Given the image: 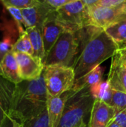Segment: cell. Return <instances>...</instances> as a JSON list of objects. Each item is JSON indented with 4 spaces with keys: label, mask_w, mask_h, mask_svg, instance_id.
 <instances>
[{
    "label": "cell",
    "mask_w": 126,
    "mask_h": 127,
    "mask_svg": "<svg viewBox=\"0 0 126 127\" xmlns=\"http://www.w3.org/2000/svg\"><path fill=\"white\" fill-rule=\"evenodd\" d=\"M77 36L79 54L73 65L75 81L112 57L119 50V45L103 28L86 26L77 31Z\"/></svg>",
    "instance_id": "6da1fadb"
},
{
    "label": "cell",
    "mask_w": 126,
    "mask_h": 127,
    "mask_svg": "<svg viewBox=\"0 0 126 127\" xmlns=\"http://www.w3.org/2000/svg\"><path fill=\"white\" fill-rule=\"evenodd\" d=\"M48 93L42 74L33 80L14 85L10 109L11 119L25 124L47 109Z\"/></svg>",
    "instance_id": "7a4b0ae2"
},
{
    "label": "cell",
    "mask_w": 126,
    "mask_h": 127,
    "mask_svg": "<svg viewBox=\"0 0 126 127\" xmlns=\"http://www.w3.org/2000/svg\"><path fill=\"white\" fill-rule=\"evenodd\" d=\"M73 91V90H72ZM95 98L90 88H85L72 95L68 99L57 127H79L85 117L91 112Z\"/></svg>",
    "instance_id": "3957f363"
},
{
    "label": "cell",
    "mask_w": 126,
    "mask_h": 127,
    "mask_svg": "<svg viewBox=\"0 0 126 127\" xmlns=\"http://www.w3.org/2000/svg\"><path fill=\"white\" fill-rule=\"evenodd\" d=\"M79 52L76 32L64 31L52 46L44 61V66L72 67Z\"/></svg>",
    "instance_id": "277c9868"
},
{
    "label": "cell",
    "mask_w": 126,
    "mask_h": 127,
    "mask_svg": "<svg viewBox=\"0 0 126 127\" xmlns=\"http://www.w3.org/2000/svg\"><path fill=\"white\" fill-rule=\"evenodd\" d=\"M42 74L48 97H56L69 92L75 83V73L72 67L45 66Z\"/></svg>",
    "instance_id": "5b68a950"
},
{
    "label": "cell",
    "mask_w": 126,
    "mask_h": 127,
    "mask_svg": "<svg viewBox=\"0 0 126 127\" xmlns=\"http://www.w3.org/2000/svg\"><path fill=\"white\" fill-rule=\"evenodd\" d=\"M56 11L57 19L65 31L76 32L88 26V8L81 0L71 2Z\"/></svg>",
    "instance_id": "8992f818"
},
{
    "label": "cell",
    "mask_w": 126,
    "mask_h": 127,
    "mask_svg": "<svg viewBox=\"0 0 126 127\" xmlns=\"http://www.w3.org/2000/svg\"><path fill=\"white\" fill-rule=\"evenodd\" d=\"M88 26L106 28L126 19V2L113 7L93 6L88 7Z\"/></svg>",
    "instance_id": "52a82bcc"
},
{
    "label": "cell",
    "mask_w": 126,
    "mask_h": 127,
    "mask_svg": "<svg viewBox=\"0 0 126 127\" xmlns=\"http://www.w3.org/2000/svg\"><path fill=\"white\" fill-rule=\"evenodd\" d=\"M15 56L22 80H33L42 74L45 66L40 59L24 53H15Z\"/></svg>",
    "instance_id": "ba28073f"
},
{
    "label": "cell",
    "mask_w": 126,
    "mask_h": 127,
    "mask_svg": "<svg viewBox=\"0 0 126 127\" xmlns=\"http://www.w3.org/2000/svg\"><path fill=\"white\" fill-rule=\"evenodd\" d=\"M65 31L56 17V11L50 12L41 28L45 54L47 55L62 32Z\"/></svg>",
    "instance_id": "9c48e42d"
},
{
    "label": "cell",
    "mask_w": 126,
    "mask_h": 127,
    "mask_svg": "<svg viewBox=\"0 0 126 127\" xmlns=\"http://www.w3.org/2000/svg\"><path fill=\"white\" fill-rule=\"evenodd\" d=\"M116 110L100 99L96 98L91 112L89 127H106L114 118Z\"/></svg>",
    "instance_id": "30bf717a"
},
{
    "label": "cell",
    "mask_w": 126,
    "mask_h": 127,
    "mask_svg": "<svg viewBox=\"0 0 126 127\" xmlns=\"http://www.w3.org/2000/svg\"><path fill=\"white\" fill-rule=\"evenodd\" d=\"M107 82L112 89L126 93V68L123 64L121 54L118 51L112 57Z\"/></svg>",
    "instance_id": "8fae6325"
},
{
    "label": "cell",
    "mask_w": 126,
    "mask_h": 127,
    "mask_svg": "<svg viewBox=\"0 0 126 127\" xmlns=\"http://www.w3.org/2000/svg\"><path fill=\"white\" fill-rule=\"evenodd\" d=\"M54 11L51 10L45 2L42 0L38 4L22 9V13L25 20V28L36 27L41 30L43 22L48 17V14Z\"/></svg>",
    "instance_id": "7c38bea8"
},
{
    "label": "cell",
    "mask_w": 126,
    "mask_h": 127,
    "mask_svg": "<svg viewBox=\"0 0 126 127\" xmlns=\"http://www.w3.org/2000/svg\"><path fill=\"white\" fill-rule=\"evenodd\" d=\"M10 83L0 74V127H7L12 123L10 109L14 86H10Z\"/></svg>",
    "instance_id": "4fadbf2b"
},
{
    "label": "cell",
    "mask_w": 126,
    "mask_h": 127,
    "mask_svg": "<svg viewBox=\"0 0 126 127\" xmlns=\"http://www.w3.org/2000/svg\"><path fill=\"white\" fill-rule=\"evenodd\" d=\"M73 91L65 92L64 94L56 97H48L47 103V111L49 120L50 127H57L60 118L62 115L65 103L72 95Z\"/></svg>",
    "instance_id": "5bb4252c"
},
{
    "label": "cell",
    "mask_w": 126,
    "mask_h": 127,
    "mask_svg": "<svg viewBox=\"0 0 126 127\" xmlns=\"http://www.w3.org/2000/svg\"><path fill=\"white\" fill-rule=\"evenodd\" d=\"M0 74L13 85L23 81L19 75V65L15 53L12 50L7 52L0 62Z\"/></svg>",
    "instance_id": "9a60e30c"
},
{
    "label": "cell",
    "mask_w": 126,
    "mask_h": 127,
    "mask_svg": "<svg viewBox=\"0 0 126 127\" xmlns=\"http://www.w3.org/2000/svg\"><path fill=\"white\" fill-rule=\"evenodd\" d=\"M4 23V25L2 23L3 37L2 40L0 41V62L4 56L12 50L13 45L19 39L17 38V35L20 36L17 24L14 20Z\"/></svg>",
    "instance_id": "2e32d148"
},
{
    "label": "cell",
    "mask_w": 126,
    "mask_h": 127,
    "mask_svg": "<svg viewBox=\"0 0 126 127\" xmlns=\"http://www.w3.org/2000/svg\"><path fill=\"white\" fill-rule=\"evenodd\" d=\"M104 70V68L101 67L100 65L96 67L88 74H86L84 77L78 80H76L72 90L78 92L83 89L91 88L98 85L102 82Z\"/></svg>",
    "instance_id": "e0dca14e"
},
{
    "label": "cell",
    "mask_w": 126,
    "mask_h": 127,
    "mask_svg": "<svg viewBox=\"0 0 126 127\" xmlns=\"http://www.w3.org/2000/svg\"><path fill=\"white\" fill-rule=\"evenodd\" d=\"M25 31L28 34L33 49V57L40 59L44 63L46 54L41 30L36 27H33L27 28Z\"/></svg>",
    "instance_id": "ac0fdd59"
},
{
    "label": "cell",
    "mask_w": 126,
    "mask_h": 127,
    "mask_svg": "<svg viewBox=\"0 0 126 127\" xmlns=\"http://www.w3.org/2000/svg\"><path fill=\"white\" fill-rule=\"evenodd\" d=\"M104 30L119 45L126 43V19L111 25Z\"/></svg>",
    "instance_id": "d6986e66"
},
{
    "label": "cell",
    "mask_w": 126,
    "mask_h": 127,
    "mask_svg": "<svg viewBox=\"0 0 126 127\" xmlns=\"http://www.w3.org/2000/svg\"><path fill=\"white\" fill-rule=\"evenodd\" d=\"M14 53H24L33 56V49L26 31L19 36L12 48Z\"/></svg>",
    "instance_id": "ffe728a7"
},
{
    "label": "cell",
    "mask_w": 126,
    "mask_h": 127,
    "mask_svg": "<svg viewBox=\"0 0 126 127\" xmlns=\"http://www.w3.org/2000/svg\"><path fill=\"white\" fill-rule=\"evenodd\" d=\"M113 107L116 111H120L126 109V93L112 89L111 97L107 103Z\"/></svg>",
    "instance_id": "44dd1931"
},
{
    "label": "cell",
    "mask_w": 126,
    "mask_h": 127,
    "mask_svg": "<svg viewBox=\"0 0 126 127\" xmlns=\"http://www.w3.org/2000/svg\"><path fill=\"white\" fill-rule=\"evenodd\" d=\"M5 7H15L19 9L27 8L33 7L39 3L41 0H0Z\"/></svg>",
    "instance_id": "7402d4cb"
},
{
    "label": "cell",
    "mask_w": 126,
    "mask_h": 127,
    "mask_svg": "<svg viewBox=\"0 0 126 127\" xmlns=\"http://www.w3.org/2000/svg\"><path fill=\"white\" fill-rule=\"evenodd\" d=\"M6 8L7 11L10 13V14L12 16L13 20L16 22L20 35L22 34L25 31V23L22 13V9L15 7H6Z\"/></svg>",
    "instance_id": "603a6c76"
},
{
    "label": "cell",
    "mask_w": 126,
    "mask_h": 127,
    "mask_svg": "<svg viewBox=\"0 0 126 127\" xmlns=\"http://www.w3.org/2000/svg\"><path fill=\"white\" fill-rule=\"evenodd\" d=\"M23 127H50L47 109L39 116L23 124Z\"/></svg>",
    "instance_id": "cb8c5ba5"
},
{
    "label": "cell",
    "mask_w": 126,
    "mask_h": 127,
    "mask_svg": "<svg viewBox=\"0 0 126 127\" xmlns=\"http://www.w3.org/2000/svg\"><path fill=\"white\" fill-rule=\"evenodd\" d=\"M45 2L51 10H56L59 8L77 0H42Z\"/></svg>",
    "instance_id": "d4e9b609"
},
{
    "label": "cell",
    "mask_w": 126,
    "mask_h": 127,
    "mask_svg": "<svg viewBox=\"0 0 126 127\" xmlns=\"http://www.w3.org/2000/svg\"><path fill=\"white\" fill-rule=\"evenodd\" d=\"M114 119L121 127H126V109L116 111Z\"/></svg>",
    "instance_id": "484cf974"
},
{
    "label": "cell",
    "mask_w": 126,
    "mask_h": 127,
    "mask_svg": "<svg viewBox=\"0 0 126 127\" xmlns=\"http://www.w3.org/2000/svg\"><path fill=\"white\" fill-rule=\"evenodd\" d=\"M126 2V0H100L99 3L97 4V6L113 7V6H118L123 4Z\"/></svg>",
    "instance_id": "4316f807"
},
{
    "label": "cell",
    "mask_w": 126,
    "mask_h": 127,
    "mask_svg": "<svg viewBox=\"0 0 126 127\" xmlns=\"http://www.w3.org/2000/svg\"><path fill=\"white\" fill-rule=\"evenodd\" d=\"M82 3L88 7L97 5L100 0H81Z\"/></svg>",
    "instance_id": "83f0119b"
},
{
    "label": "cell",
    "mask_w": 126,
    "mask_h": 127,
    "mask_svg": "<svg viewBox=\"0 0 126 127\" xmlns=\"http://www.w3.org/2000/svg\"><path fill=\"white\" fill-rule=\"evenodd\" d=\"M118 52L122 55H126V43L121 44L119 45Z\"/></svg>",
    "instance_id": "f1b7e54d"
},
{
    "label": "cell",
    "mask_w": 126,
    "mask_h": 127,
    "mask_svg": "<svg viewBox=\"0 0 126 127\" xmlns=\"http://www.w3.org/2000/svg\"><path fill=\"white\" fill-rule=\"evenodd\" d=\"M106 127H121L115 121H114V119H113L108 124V126Z\"/></svg>",
    "instance_id": "f546056e"
},
{
    "label": "cell",
    "mask_w": 126,
    "mask_h": 127,
    "mask_svg": "<svg viewBox=\"0 0 126 127\" xmlns=\"http://www.w3.org/2000/svg\"><path fill=\"white\" fill-rule=\"evenodd\" d=\"M12 124H13V127H23V124L16 121V120L12 119Z\"/></svg>",
    "instance_id": "4dcf8cb0"
},
{
    "label": "cell",
    "mask_w": 126,
    "mask_h": 127,
    "mask_svg": "<svg viewBox=\"0 0 126 127\" xmlns=\"http://www.w3.org/2000/svg\"><path fill=\"white\" fill-rule=\"evenodd\" d=\"M79 127H87V126H86V124H85V122H82V123L81 124V125Z\"/></svg>",
    "instance_id": "1f68e13d"
},
{
    "label": "cell",
    "mask_w": 126,
    "mask_h": 127,
    "mask_svg": "<svg viewBox=\"0 0 126 127\" xmlns=\"http://www.w3.org/2000/svg\"><path fill=\"white\" fill-rule=\"evenodd\" d=\"M125 56H126V55H125Z\"/></svg>",
    "instance_id": "d6a6232c"
}]
</instances>
